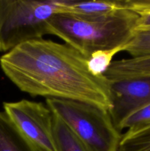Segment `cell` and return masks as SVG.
Returning <instances> with one entry per match:
<instances>
[{"instance_id":"6da1fadb","label":"cell","mask_w":150,"mask_h":151,"mask_svg":"<svg viewBox=\"0 0 150 151\" xmlns=\"http://www.w3.org/2000/svg\"><path fill=\"white\" fill-rule=\"evenodd\" d=\"M87 60L68 44L40 38L4 53L0 66L18 88L32 97L76 100L109 111L110 81L92 75Z\"/></svg>"},{"instance_id":"7a4b0ae2","label":"cell","mask_w":150,"mask_h":151,"mask_svg":"<svg viewBox=\"0 0 150 151\" xmlns=\"http://www.w3.org/2000/svg\"><path fill=\"white\" fill-rule=\"evenodd\" d=\"M138 18L128 9L96 19L57 14L48 21L47 30L48 35L57 36L88 58L99 50L126 44L138 27Z\"/></svg>"},{"instance_id":"3957f363","label":"cell","mask_w":150,"mask_h":151,"mask_svg":"<svg viewBox=\"0 0 150 151\" xmlns=\"http://www.w3.org/2000/svg\"><path fill=\"white\" fill-rule=\"evenodd\" d=\"M46 105L64 122L87 151H118L122 134L108 111L76 100L47 98Z\"/></svg>"},{"instance_id":"277c9868","label":"cell","mask_w":150,"mask_h":151,"mask_svg":"<svg viewBox=\"0 0 150 151\" xmlns=\"http://www.w3.org/2000/svg\"><path fill=\"white\" fill-rule=\"evenodd\" d=\"M63 7L64 0H0V52L48 35L47 22Z\"/></svg>"},{"instance_id":"5b68a950","label":"cell","mask_w":150,"mask_h":151,"mask_svg":"<svg viewBox=\"0 0 150 151\" xmlns=\"http://www.w3.org/2000/svg\"><path fill=\"white\" fill-rule=\"evenodd\" d=\"M3 109L18 129L41 150L57 151L54 114L46 105L23 99L3 103Z\"/></svg>"},{"instance_id":"8992f818","label":"cell","mask_w":150,"mask_h":151,"mask_svg":"<svg viewBox=\"0 0 150 151\" xmlns=\"http://www.w3.org/2000/svg\"><path fill=\"white\" fill-rule=\"evenodd\" d=\"M110 82L111 107L108 111L119 131V127L126 118L150 105V76Z\"/></svg>"},{"instance_id":"52a82bcc","label":"cell","mask_w":150,"mask_h":151,"mask_svg":"<svg viewBox=\"0 0 150 151\" xmlns=\"http://www.w3.org/2000/svg\"><path fill=\"white\" fill-rule=\"evenodd\" d=\"M126 9H128L127 0H64L63 14L82 19H96Z\"/></svg>"},{"instance_id":"ba28073f","label":"cell","mask_w":150,"mask_h":151,"mask_svg":"<svg viewBox=\"0 0 150 151\" xmlns=\"http://www.w3.org/2000/svg\"><path fill=\"white\" fill-rule=\"evenodd\" d=\"M0 151H44L26 138L0 111Z\"/></svg>"},{"instance_id":"9c48e42d","label":"cell","mask_w":150,"mask_h":151,"mask_svg":"<svg viewBox=\"0 0 150 151\" xmlns=\"http://www.w3.org/2000/svg\"><path fill=\"white\" fill-rule=\"evenodd\" d=\"M104 76L110 81L150 76V56L113 60Z\"/></svg>"},{"instance_id":"30bf717a","label":"cell","mask_w":150,"mask_h":151,"mask_svg":"<svg viewBox=\"0 0 150 151\" xmlns=\"http://www.w3.org/2000/svg\"><path fill=\"white\" fill-rule=\"evenodd\" d=\"M118 151H150V123L129 128L122 134Z\"/></svg>"},{"instance_id":"8fae6325","label":"cell","mask_w":150,"mask_h":151,"mask_svg":"<svg viewBox=\"0 0 150 151\" xmlns=\"http://www.w3.org/2000/svg\"><path fill=\"white\" fill-rule=\"evenodd\" d=\"M54 135L57 151H87L67 125L54 115Z\"/></svg>"},{"instance_id":"7c38bea8","label":"cell","mask_w":150,"mask_h":151,"mask_svg":"<svg viewBox=\"0 0 150 151\" xmlns=\"http://www.w3.org/2000/svg\"><path fill=\"white\" fill-rule=\"evenodd\" d=\"M123 51L132 58L150 56V27L137 28L129 41L123 46Z\"/></svg>"},{"instance_id":"4fadbf2b","label":"cell","mask_w":150,"mask_h":151,"mask_svg":"<svg viewBox=\"0 0 150 151\" xmlns=\"http://www.w3.org/2000/svg\"><path fill=\"white\" fill-rule=\"evenodd\" d=\"M122 51L123 46L112 50H99L92 53L87 60L88 71L95 76H103L113 61L114 56Z\"/></svg>"},{"instance_id":"5bb4252c","label":"cell","mask_w":150,"mask_h":151,"mask_svg":"<svg viewBox=\"0 0 150 151\" xmlns=\"http://www.w3.org/2000/svg\"><path fill=\"white\" fill-rule=\"evenodd\" d=\"M127 7L139 16L137 28L150 27V0H127Z\"/></svg>"},{"instance_id":"9a60e30c","label":"cell","mask_w":150,"mask_h":151,"mask_svg":"<svg viewBox=\"0 0 150 151\" xmlns=\"http://www.w3.org/2000/svg\"><path fill=\"white\" fill-rule=\"evenodd\" d=\"M148 123H150V105L143 108L126 118L119 127V131H121L125 128L129 129Z\"/></svg>"}]
</instances>
